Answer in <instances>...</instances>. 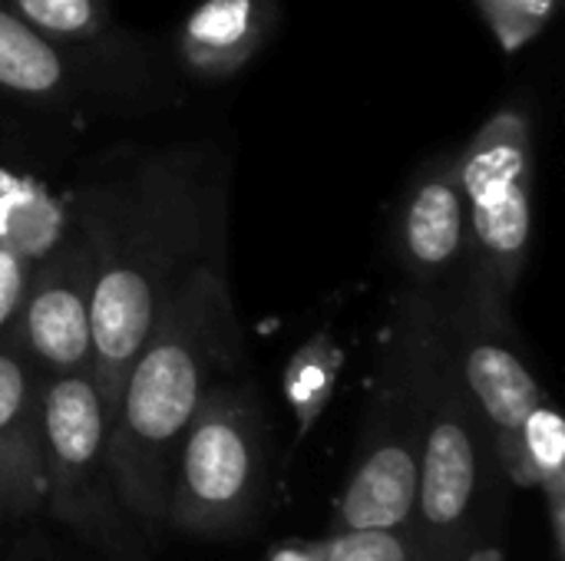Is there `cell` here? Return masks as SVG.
<instances>
[{
  "instance_id": "cell-1",
  "label": "cell",
  "mask_w": 565,
  "mask_h": 561,
  "mask_svg": "<svg viewBox=\"0 0 565 561\" xmlns=\"http://www.w3.org/2000/svg\"><path fill=\"white\" fill-rule=\"evenodd\" d=\"M93 258L89 377L106 417L175 288L225 261V172L199 145L149 152L70 195Z\"/></svg>"
},
{
  "instance_id": "cell-2",
  "label": "cell",
  "mask_w": 565,
  "mask_h": 561,
  "mask_svg": "<svg viewBox=\"0 0 565 561\" xmlns=\"http://www.w3.org/2000/svg\"><path fill=\"white\" fill-rule=\"evenodd\" d=\"M245 354L225 261L199 265L169 298L136 354L109 420V466L129 522L166 532V499L182 436L205 390Z\"/></svg>"
},
{
  "instance_id": "cell-3",
  "label": "cell",
  "mask_w": 565,
  "mask_h": 561,
  "mask_svg": "<svg viewBox=\"0 0 565 561\" xmlns=\"http://www.w3.org/2000/svg\"><path fill=\"white\" fill-rule=\"evenodd\" d=\"M420 476L411 532L417 561H470L487 555L500 466L493 440L460 380L444 334L440 294L420 354Z\"/></svg>"
},
{
  "instance_id": "cell-4",
  "label": "cell",
  "mask_w": 565,
  "mask_h": 561,
  "mask_svg": "<svg viewBox=\"0 0 565 561\" xmlns=\"http://www.w3.org/2000/svg\"><path fill=\"white\" fill-rule=\"evenodd\" d=\"M437 294L404 288L364 407L334 529H401L414 519L420 476V354Z\"/></svg>"
},
{
  "instance_id": "cell-5",
  "label": "cell",
  "mask_w": 565,
  "mask_h": 561,
  "mask_svg": "<svg viewBox=\"0 0 565 561\" xmlns=\"http://www.w3.org/2000/svg\"><path fill=\"white\" fill-rule=\"evenodd\" d=\"M467 202V265L457 288L490 321L513 324V294L533 241V109L490 112L457 152Z\"/></svg>"
},
{
  "instance_id": "cell-6",
  "label": "cell",
  "mask_w": 565,
  "mask_h": 561,
  "mask_svg": "<svg viewBox=\"0 0 565 561\" xmlns=\"http://www.w3.org/2000/svg\"><path fill=\"white\" fill-rule=\"evenodd\" d=\"M265 493V413L252 384L215 380L175 456L166 529L228 539L252 529Z\"/></svg>"
},
{
  "instance_id": "cell-7",
  "label": "cell",
  "mask_w": 565,
  "mask_h": 561,
  "mask_svg": "<svg viewBox=\"0 0 565 561\" xmlns=\"http://www.w3.org/2000/svg\"><path fill=\"white\" fill-rule=\"evenodd\" d=\"M43 413V509L83 542L122 559L136 529L119 503L109 466V417L89 370L53 374L40 384Z\"/></svg>"
},
{
  "instance_id": "cell-8",
  "label": "cell",
  "mask_w": 565,
  "mask_h": 561,
  "mask_svg": "<svg viewBox=\"0 0 565 561\" xmlns=\"http://www.w3.org/2000/svg\"><path fill=\"white\" fill-rule=\"evenodd\" d=\"M440 317L460 380L493 440L500 473L520 489H530L520 433L526 413L546 400V390L520 354L513 324L483 317L457 284L440 294Z\"/></svg>"
},
{
  "instance_id": "cell-9",
  "label": "cell",
  "mask_w": 565,
  "mask_h": 561,
  "mask_svg": "<svg viewBox=\"0 0 565 561\" xmlns=\"http://www.w3.org/2000/svg\"><path fill=\"white\" fill-rule=\"evenodd\" d=\"M142 86L129 53L56 43L0 3V96L46 112H96Z\"/></svg>"
},
{
  "instance_id": "cell-10",
  "label": "cell",
  "mask_w": 565,
  "mask_h": 561,
  "mask_svg": "<svg viewBox=\"0 0 565 561\" xmlns=\"http://www.w3.org/2000/svg\"><path fill=\"white\" fill-rule=\"evenodd\" d=\"M13 344L40 377L89 370L93 364V258L73 228L33 265Z\"/></svg>"
},
{
  "instance_id": "cell-11",
  "label": "cell",
  "mask_w": 565,
  "mask_h": 561,
  "mask_svg": "<svg viewBox=\"0 0 565 561\" xmlns=\"http://www.w3.org/2000/svg\"><path fill=\"white\" fill-rule=\"evenodd\" d=\"M394 261L414 291L444 294L467 265V202L457 152H437L407 182L391 231Z\"/></svg>"
},
{
  "instance_id": "cell-12",
  "label": "cell",
  "mask_w": 565,
  "mask_h": 561,
  "mask_svg": "<svg viewBox=\"0 0 565 561\" xmlns=\"http://www.w3.org/2000/svg\"><path fill=\"white\" fill-rule=\"evenodd\" d=\"M43 377L10 341L0 344V519L43 513Z\"/></svg>"
},
{
  "instance_id": "cell-13",
  "label": "cell",
  "mask_w": 565,
  "mask_h": 561,
  "mask_svg": "<svg viewBox=\"0 0 565 561\" xmlns=\"http://www.w3.org/2000/svg\"><path fill=\"white\" fill-rule=\"evenodd\" d=\"M278 20L281 0H199L175 36L179 66L195 83H225L265 50Z\"/></svg>"
},
{
  "instance_id": "cell-14",
  "label": "cell",
  "mask_w": 565,
  "mask_h": 561,
  "mask_svg": "<svg viewBox=\"0 0 565 561\" xmlns=\"http://www.w3.org/2000/svg\"><path fill=\"white\" fill-rule=\"evenodd\" d=\"M523 463H526V486L540 489L550 539H553V561L565 559V423L559 410L543 400L523 420Z\"/></svg>"
},
{
  "instance_id": "cell-15",
  "label": "cell",
  "mask_w": 565,
  "mask_h": 561,
  "mask_svg": "<svg viewBox=\"0 0 565 561\" xmlns=\"http://www.w3.org/2000/svg\"><path fill=\"white\" fill-rule=\"evenodd\" d=\"M341 367H344V350L338 347L331 327H318L288 357L281 387L295 413V446H301V440L315 430V423L328 410Z\"/></svg>"
},
{
  "instance_id": "cell-16",
  "label": "cell",
  "mask_w": 565,
  "mask_h": 561,
  "mask_svg": "<svg viewBox=\"0 0 565 561\" xmlns=\"http://www.w3.org/2000/svg\"><path fill=\"white\" fill-rule=\"evenodd\" d=\"M36 33L99 53H126V36L116 30L113 0H0Z\"/></svg>"
},
{
  "instance_id": "cell-17",
  "label": "cell",
  "mask_w": 565,
  "mask_h": 561,
  "mask_svg": "<svg viewBox=\"0 0 565 561\" xmlns=\"http://www.w3.org/2000/svg\"><path fill=\"white\" fill-rule=\"evenodd\" d=\"M473 7L493 30L497 43L507 53H516L546 30L556 0H473Z\"/></svg>"
},
{
  "instance_id": "cell-18",
  "label": "cell",
  "mask_w": 565,
  "mask_h": 561,
  "mask_svg": "<svg viewBox=\"0 0 565 561\" xmlns=\"http://www.w3.org/2000/svg\"><path fill=\"white\" fill-rule=\"evenodd\" d=\"M324 561H417V542L411 526L334 529L324 539Z\"/></svg>"
},
{
  "instance_id": "cell-19",
  "label": "cell",
  "mask_w": 565,
  "mask_h": 561,
  "mask_svg": "<svg viewBox=\"0 0 565 561\" xmlns=\"http://www.w3.org/2000/svg\"><path fill=\"white\" fill-rule=\"evenodd\" d=\"M30 271H33L30 258H23L10 245H0V344L13 337V327L26 298V284H30Z\"/></svg>"
},
{
  "instance_id": "cell-20",
  "label": "cell",
  "mask_w": 565,
  "mask_h": 561,
  "mask_svg": "<svg viewBox=\"0 0 565 561\" xmlns=\"http://www.w3.org/2000/svg\"><path fill=\"white\" fill-rule=\"evenodd\" d=\"M265 561H324V539H288L275 546Z\"/></svg>"
},
{
  "instance_id": "cell-21",
  "label": "cell",
  "mask_w": 565,
  "mask_h": 561,
  "mask_svg": "<svg viewBox=\"0 0 565 561\" xmlns=\"http://www.w3.org/2000/svg\"><path fill=\"white\" fill-rule=\"evenodd\" d=\"M470 561H487V555H483V559H470ZM490 561H497V559H490Z\"/></svg>"
}]
</instances>
